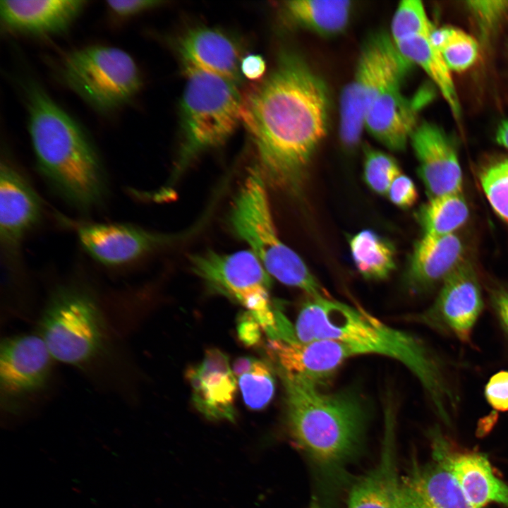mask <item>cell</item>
I'll return each mask as SVG.
<instances>
[{"mask_svg": "<svg viewBox=\"0 0 508 508\" xmlns=\"http://www.w3.org/2000/svg\"><path fill=\"white\" fill-rule=\"evenodd\" d=\"M328 91L305 61L283 52L272 71L242 98L241 122L266 185L295 190L326 135Z\"/></svg>", "mask_w": 508, "mask_h": 508, "instance_id": "obj_1", "label": "cell"}, {"mask_svg": "<svg viewBox=\"0 0 508 508\" xmlns=\"http://www.w3.org/2000/svg\"><path fill=\"white\" fill-rule=\"evenodd\" d=\"M301 342L335 339L351 346L357 356L377 354L402 363L419 380L435 409L445 421L454 396L439 361L423 342L392 327L359 306L331 297L310 298L301 307L294 326Z\"/></svg>", "mask_w": 508, "mask_h": 508, "instance_id": "obj_2", "label": "cell"}, {"mask_svg": "<svg viewBox=\"0 0 508 508\" xmlns=\"http://www.w3.org/2000/svg\"><path fill=\"white\" fill-rule=\"evenodd\" d=\"M25 92L28 130L41 174L59 195L80 210L101 203L106 176L88 135L39 84L28 82Z\"/></svg>", "mask_w": 508, "mask_h": 508, "instance_id": "obj_3", "label": "cell"}, {"mask_svg": "<svg viewBox=\"0 0 508 508\" xmlns=\"http://www.w3.org/2000/svg\"><path fill=\"white\" fill-rule=\"evenodd\" d=\"M284 387L286 420L295 442L322 463H334L358 444L366 400L355 389L327 392L296 375L275 370Z\"/></svg>", "mask_w": 508, "mask_h": 508, "instance_id": "obj_4", "label": "cell"}, {"mask_svg": "<svg viewBox=\"0 0 508 508\" xmlns=\"http://www.w3.org/2000/svg\"><path fill=\"white\" fill-rule=\"evenodd\" d=\"M229 222L233 231L248 245L270 274L286 285L301 289L310 298L331 297L298 254L280 239L266 183L255 168L232 204Z\"/></svg>", "mask_w": 508, "mask_h": 508, "instance_id": "obj_5", "label": "cell"}, {"mask_svg": "<svg viewBox=\"0 0 508 508\" xmlns=\"http://www.w3.org/2000/svg\"><path fill=\"white\" fill-rule=\"evenodd\" d=\"M190 262L209 288L244 306L270 340L294 338V327L271 298L270 274L251 250H208L192 255Z\"/></svg>", "mask_w": 508, "mask_h": 508, "instance_id": "obj_6", "label": "cell"}, {"mask_svg": "<svg viewBox=\"0 0 508 508\" xmlns=\"http://www.w3.org/2000/svg\"><path fill=\"white\" fill-rule=\"evenodd\" d=\"M181 104L180 173L198 154L223 143L241 122L242 98L236 83L216 74L184 67Z\"/></svg>", "mask_w": 508, "mask_h": 508, "instance_id": "obj_7", "label": "cell"}, {"mask_svg": "<svg viewBox=\"0 0 508 508\" xmlns=\"http://www.w3.org/2000/svg\"><path fill=\"white\" fill-rule=\"evenodd\" d=\"M39 335L53 358L83 366L99 356L107 343V328L95 296L68 285L50 296L40 320Z\"/></svg>", "mask_w": 508, "mask_h": 508, "instance_id": "obj_8", "label": "cell"}, {"mask_svg": "<svg viewBox=\"0 0 508 508\" xmlns=\"http://www.w3.org/2000/svg\"><path fill=\"white\" fill-rule=\"evenodd\" d=\"M58 69L64 83L101 114L123 107L143 84L133 58L111 46L92 45L71 51L62 57Z\"/></svg>", "mask_w": 508, "mask_h": 508, "instance_id": "obj_9", "label": "cell"}, {"mask_svg": "<svg viewBox=\"0 0 508 508\" xmlns=\"http://www.w3.org/2000/svg\"><path fill=\"white\" fill-rule=\"evenodd\" d=\"M413 65L385 32L373 34L366 40L353 77L341 95L339 133L345 145L359 142L371 105L385 92L401 87Z\"/></svg>", "mask_w": 508, "mask_h": 508, "instance_id": "obj_10", "label": "cell"}, {"mask_svg": "<svg viewBox=\"0 0 508 508\" xmlns=\"http://www.w3.org/2000/svg\"><path fill=\"white\" fill-rule=\"evenodd\" d=\"M483 306L476 272L464 261L443 281L433 304L416 318L430 327L467 341Z\"/></svg>", "mask_w": 508, "mask_h": 508, "instance_id": "obj_11", "label": "cell"}, {"mask_svg": "<svg viewBox=\"0 0 508 508\" xmlns=\"http://www.w3.org/2000/svg\"><path fill=\"white\" fill-rule=\"evenodd\" d=\"M52 358L40 335L5 339L1 345L0 385L6 403L42 389L49 379Z\"/></svg>", "mask_w": 508, "mask_h": 508, "instance_id": "obj_12", "label": "cell"}, {"mask_svg": "<svg viewBox=\"0 0 508 508\" xmlns=\"http://www.w3.org/2000/svg\"><path fill=\"white\" fill-rule=\"evenodd\" d=\"M74 226L87 253L109 266L133 261L176 238L126 224L78 222Z\"/></svg>", "mask_w": 508, "mask_h": 508, "instance_id": "obj_13", "label": "cell"}, {"mask_svg": "<svg viewBox=\"0 0 508 508\" xmlns=\"http://www.w3.org/2000/svg\"><path fill=\"white\" fill-rule=\"evenodd\" d=\"M267 353L274 370L298 376L321 387L346 360L357 356L351 346L335 339L308 342L269 339Z\"/></svg>", "mask_w": 508, "mask_h": 508, "instance_id": "obj_14", "label": "cell"}, {"mask_svg": "<svg viewBox=\"0 0 508 508\" xmlns=\"http://www.w3.org/2000/svg\"><path fill=\"white\" fill-rule=\"evenodd\" d=\"M409 142L418 162V174L430 197L461 192L462 172L450 137L438 126L418 123Z\"/></svg>", "mask_w": 508, "mask_h": 508, "instance_id": "obj_15", "label": "cell"}, {"mask_svg": "<svg viewBox=\"0 0 508 508\" xmlns=\"http://www.w3.org/2000/svg\"><path fill=\"white\" fill-rule=\"evenodd\" d=\"M196 409L210 421L234 422L237 380L228 356L217 349H210L202 361L186 370Z\"/></svg>", "mask_w": 508, "mask_h": 508, "instance_id": "obj_16", "label": "cell"}, {"mask_svg": "<svg viewBox=\"0 0 508 508\" xmlns=\"http://www.w3.org/2000/svg\"><path fill=\"white\" fill-rule=\"evenodd\" d=\"M42 204L28 181L9 162L0 167V241L10 256L25 234L39 222Z\"/></svg>", "mask_w": 508, "mask_h": 508, "instance_id": "obj_17", "label": "cell"}, {"mask_svg": "<svg viewBox=\"0 0 508 508\" xmlns=\"http://www.w3.org/2000/svg\"><path fill=\"white\" fill-rule=\"evenodd\" d=\"M433 458L452 473L471 508L495 502L508 507V485L494 473L488 457L478 452H449L433 433Z\"/></svg>", "mask_w": 508, "mask_h": 508, "instance_id": "obj_18", "label": "cell"}, {"mask_svg": "<svg viewBox=\"0 0 508 508\" xmlns=\"http://www.w3.org/2000/svg\"><path fill=\"white\" fill-rule=\"evenodd\" d=\"M430 97L428 91H424L410 99L402 95L400 87L392 88L371 105L365 116L364 128L388 150L402 151L418 125L420 109Z\"/></svg>", "mask_w": 508, "mask_h": 508, "instance_id": "obj_19", "label": "cell"}, {"mask_svg": "<svg viewBox=\"0 0 508 508\" xmlns=\"http://www.w3.org/2000/svg\"><path fill=\"white\" fill-rule=\"evenodd\" d=\"M177 50L183 67L197 68L241 82L242 49L236 40L209 27L187 30L178 40Z\"/></svg>", "mask_w": 508, "mask_h": 508, "instance_id": "obj_20", "label": "cell"}, {"mask_svg": "<svg viewBox=\"0 0 508 508\" xmlns=\"http://www.w3.org/2000/svg\"><path fill=\"white\" fill-rule=\"evenodd\" d=\"M87 4L82 0H1V20L11 32L51 36L67 30Z\"/></svg>", "mask_w": 508, "mask_h": 508, "instance_id": "obj_21", "label": "cell"}, {"mask_svg": "<svg viewBox=\"0 0 508 508\" xmlns=\"http://www.w3.org/2000/svg\"><path fill=\"white\" fill-rule=\"evenodd\" d=\"M401 508H471L449 470L437 459L413 468L401 483Z\"/></svg>", "mask_w": 508, "mask_h": 508, "instance_id": "obj_22", "label": "cell"}, {"mask_svg": "<svg viewBox=\"0 0 508 508\" xmlns=\"http://www.w3.org/2000/svg\"><path fill=\"white\" fill-rule=\"evenodd\" d=\"M464 248L456 234H423L416 243L407 272V282L415 291L444 281L464 260Z\"/></svg>", "mask_w": 508, "mask_h": 508, "instance_id": "obj_23", "label": "cell"}, {"mask_svg": "<svg viewBox=\"0 0 508 508\" xmlns=\"http://www.w3.org/2000/svg\"><path fill=\"white\" fill-rule=\"evenodd\" d=\"M387 411L380 460L352 488L347 508H401V482L397 472L394 420Z\"/></svg>", "mask_w": 508, "mask_h": 508, "instance_id": "obj_24", "label": "cell"}, {"mask_svg": "<svg viewBox=\"0 0 508 508\" xmlns=\"http://www.w3.org/2000/svg\"><path fill=\"white\" fill-rule=\"evenodd\" d=\"M429 36H416L395 44L406 59L423 69L441 92L453 115L459 118L461 107L451 71Z\"/></svg>", "mask_w": 508, "mask_h": 508, "instance_id": "obj_25", "label": "cell"}, {"mask_svg": "<svg viewBox=\"0 0 508 508\" xmlns=\"http://www.w3.org/2000/svg\"><path fill=\"white\" fill-rule=\"evenodd\" d=\"M351 6V2L345 0H293L284 4L293 22L326 35L339 33L344 29Z\"/></svg>", "mask_w": 508, "mask_h": 508, "instance_id": "obj_26", "label": "cell"}, {"mask_svg": "<svg viewBox=\"0 0 508 508\" xmlns=\"http://www.w3.org/2000/svg\"><path fill=\"white\" fill-rule=\"evenodd\" d=\"M351 257L358 272L368 279H384L395 269L393 245L375 231L362 230L350 238Z\"/></svg>", "mask_w": 508, "mask_h": 508, "instance_id": "obj_27", "label": "cell"}, {"mask_svg": "<svg viewBox=\"0 0 508 508\" xmlns=\"http://www.w3.org/2000/svg\"><path fill=\"white\" fill-rule=\"evenodd\" d=\"M468 215L466 201L459 192L430 198L419 209L417 219L424 234L442 236L455 234Z\"/></svg>", "mask_w": 508, "mask_h": 508, "instance_id": "obj_28", "label": "cell"}, {"mask_svg": "<svg viewBox=\"0 0 508 508\" xmlns=\"http://www.w3.org/2000/svg\"><path fill=\"white\" fill-rule=\"evenodd\" d=\"M273 367L265 361L250 356L238 358L233 372L246 405L261 410L272 400L275 389Z\"/></svg>", "mask_w": 508, "mask_h": 508, "instance_id": "obj_29", "label": "cell"}, {"mask_svg": "<svg viewBox=\"0 0 508 508\" xmlns=\"http://www.w3.org/2000/svg\"><path fill=\"white\" fill-rule=\"evenodd\" d=\"M450 71H464L470 68L478 55V44L470 35L461 30L443 27L434 28L429 36Z\"/></svg>", "mask_w": 508, "mask_h": 508, "instance_id": "obj_30", "label": "cell"}, {"mask_svg": "<svg viewBox=\"0 0 508 508\" xmlns=\"http://www.w3.org/2000/svg\"><path fill=\"white\" fill-rule=\"evenodd\" d=\"M434 28L421 1L404 0L393 16L390 35L397 43L416 36H429Z\"/></svg>", "mask_w": 508, "mask_h": 508, "instance_id": "obj_31", "label": "cell"}, {"mask_svg": "<svg viewBox=\"0 0 508 508\" xmlns=\"http://www.w3.org/2000/svg\"><path fill=\"white\" fill-rule=\"evenodd\" d=\"M401 173L392 156L369 146L365 147L363 177L373 191L386 195L393 181Z\"/></svg>", "mask_w": 508, "mask_h": 508, "instance_id": "obj_32", "label": "cell"}, {"mask_svg": "<svg viewBox=\"0 0 508 508\" xmlns=\"http://www.w3.org/2000/svg\"><path fill=\"white\" fill-rule=\"evenodd\" d=\"M479 176L481 187L492 208L508 224V157L486 166Z\"/></svg>", "mask_w": 508, "mask_h": 508, "instance_id": "obj_33", "label": "cell"}, {"mask_svg": "<svg viewBox=\"0 0 508 508\" xmlns=\"http://www.w3.org/2000/svg\"><path fill=\"white\" fill-rule=\"evenodd\" d=\"M466 3L485 36L508 14V1H468Z\"/></svg>", "mask_w": 508, "mask_h": 508, "instance_id": "obj_34", "label": "cell"}, {"mask_svg": "<svg viewBox=\"0 0 508 508\" xmlns=\"http://www.w3.org/2000/svg\"><path fill=\"white\" fill-rule=\"evenodd\" d=\"M386 195L396 206L408 209L416 202L418 192L413 181L401 173L393 181Z\"/></svg>", "mask_w": 508, "mask_h": 508, "instance_id": "obj_35", "label": "cell"}, {"mask_svg": "<svg viewBox=\"0 0 508 508\" xmlns=\"http://www.w3.org/2000/svg\"><path fill=\"white\" fill-rule=\"evenodd\" d=\"M164 3L156 0H109L105 1V5L111 16L125 20Z\"/></svg>", "mask_w": 508, "mask_h": 508, "instance_id": "obj_36", "label": "cell"}, {"mask_svg": "<svg viewBox=\"0 0 508 508\" xmlns=\"http://www.w3.org/2000/svg\"><path fill=\"white\" fill-rule=\"evenodd\" d=\"M485 394L488 403L497 411H508V371L493 375L488 382Z\"/></svg>", "mask_w": 508, "mask_h": 508, "instance_id": "obj_37", "label": "cell"}, {"mask_svg": "<svg viewBox=\"0 0 508 508\" xmlns=\"http://www.w3.org/2000/svg\"><path fill=\"white\" fill-rule=\"evenodd\" d=\"M261 330L262 329L260 325L248 312L243 313L238 320V334L246 345L250 346L258 344L260 339Z\"/></svg>", "mask_w": 508, "mask_h": 508, "instance_id": "obj_38", "label": "cell"}, {"mask_svg": "<svg viewBox=\"0 0 508 508\" xmlns=\"http://www.w3.org/2000/svg\"><path fill=\"white\" fill-rule=\"evenodd\" d=\"M266 64L264 59L258 54H248L243 57L241 62V72L243 76L250 80H259L265 74Z\"/></svg>", "mask_w": 508, "mask_h": 508, "instance_id": "obj_39", "label": "cell"}, {"mask_svg": "<svg viewBox=\"0 0 508 508\" xmlns=\"http://www.w3.org/2000/svg\"><path fill=\"white\" fill-rule=\"evenodd\" d=\"M491 303L499 320L508 334V289L494 291L492 294Z\"/></svg>", "mask_w": 508, "mask_h": 508, "instance_id": "obj_40", "label": "cell"}, {"mask_svg": "<svg viewBox=\"0 0 508 508\" xmlns=\"http://www.w3.org/2000/svg\"><path fill=\"white\" fill-rule=\"evenodd\" d=\"M496 140L499 144L508 149V119L502 121L498 126Z\"/></svg>", "mask_w": 508, "mask_h": 508, "instance_id": "obj_41", "label": "cell"}, {"mask_svg": "<svg viewBox=\"0 0 508 508\" xmlns=\"http://www.w3.org/2000/svg\"><path fill=\"white\" fill-rule=\"evenodd\" d=\"M309 508H320L316 501H313Z\"/></svg>", "mask_w": 508, "mask_h": 508, "instance_id": "obj_42", "label": "cell"}]
</instances>
